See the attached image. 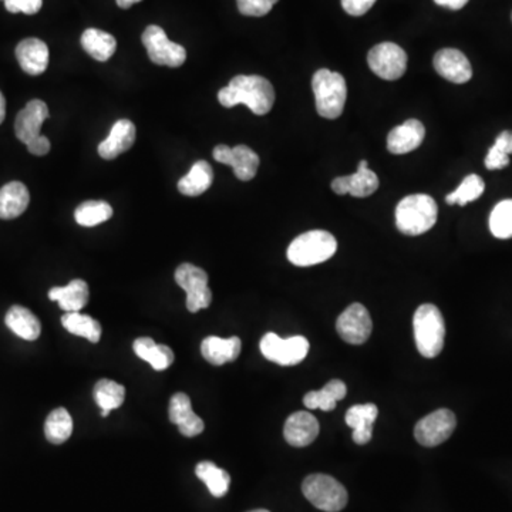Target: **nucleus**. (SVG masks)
Segmentation results:
<instances>
[{
  "mask_svg": "<svg viewBox=\"0 0 512 512\" xmlns=\"http://www.w3.org/2000/svg\"><path fill=\"white\" fill-rule=\"evenodd\" d=\"M218 100L226 108L245 104L253 115H265L274 107V86L262 76H236L219 90Z\"/></svg>",
  "mask_w": 512,
  "mask_h": 512,
  "instance_id": "1",
  "label": "nucleus"
},
{
  "mask_svg": "<svg viewBox=\"0 0 512 512\" xmlns=\"http://www.w3.org/2000/svg\"><path fill=\"white\" fill-rule=\"evenodd\" d=\"M437 215L439 207L430 195H409L396 208V226L405 235H422L436 226Z\"/></svg>",
  "mask_w": 512,
  "mask_h": 512,
  "instance_id": "2",
  "label": "nucleus"
},
{
  "mask_svg": "<svg viewBox=\"0 0 512 512\" xmlns=\"http://www.w3.org/2000/svg\"><path fill=\"white\" fill-rule=\"evenodd\" d=\"M415 345L422 356L433 359L441 354L446 339V323L437 306L426 303L417 308L413 319Z\"/></svg>",
  "mask_w": 512,
  "mask_h": 512,
  "instance_id": "3",
  "label": "nucleus"
},
{
  "mask_svg": "<svg viewBox=\"0 0 512 512\" xmlns=\"http://www.w3.org/2000/svg\"><path fill=\"white\" fill-rule=\"evenodd\" d=\"M337 251V241L328 231L315 229L305 232L292 241L287 248V260L296 267H313L326 262Z\"/></svg>",
  "mask_w": 512,
  "mask_h": 512,
  "instance_id": "4",
  "label": "nucleus"
},
{
  "mask_svg": "<svg viewBox=\"0 0 512 512\" xmlns=\"http://www.w3.org/2000/svg\"><path fill=\"white\" fill-rule=\"evenodd\" d=\"M319 115L335 120L342 115L347 98L346 80L340 73L320 69L311 79Z\"/></svg>",
  "mask_w": 512,
  "mask_h": 512,
  "instance_id": "5",
  "label": "nucleus"
},
{
  "mask_svg": "<svg viewBox=\"0 0 512 512\" xmlns=\"http://www.w3.org/2000/svg\"><path fill=\"white\" fill-rule=\"evenodd\" d=\"M302 492L311 506L325 512H339L346 507V488L326 474H311L302 484Z\"/></svg>",
  "mask_w": 512,
  "mask_h": 512,
  "instance_id": "6",
  "label": "nucleus"
},
{
  "mask_svg": "<svg viewBox=\"0 0 512 512\" xmlns=\"http://www.w3.org/2000/svg\"><path fill=\"white\" fill-rule=\"evenodd\" d=\"M175 282L187 292V309L191 313H197L211 305L212 292L208 286L207 272L201 268L192 263H181L175 270Z\"/></svg>",
  "mask_w": 512,
  "mask_h": 512,
  "instance_id": "7",
  "label": "nucleus"
},
{
  "mask_svg": "<svg viewBox=\"0 0 512 512\" xmlns=\"http://www.w3.org/2000/svg\"><path fill=\"white\" fill-rule=\"evenodd\" d=\"M260 352L270 362L281 366H294L308 356L309 342L303 336L282 339L277 333H267L260 340Z\"/></svg>",
  "mask_w": 512,
  "mask_h": 512,
  "instance_id": "8",
  "label": "nucleus"
},
{
  "mask_svg": "<svg viewBox=\"0 0 512 512\" xmlns=\"http://www.w3.org/2000/svg\"><path fill=\"white\" fill-rule=\"evenodd\" d=\"M142 45L151 62L158 66L181 67L187 60V50L166 38L159 26L151 25L142 33Z\"/></svg>",
  "mask_w": 512,
  "mask_h": 512,
  "instance_id": "9",
  "label": "nucleus"
},
{
  "mask_svg": "<svg viewBox=\"0 0 512 512\" xmlns=\"http://www.w3.org/2000/svg\"><path fill=\"white\" fill-rule=\"evenodd\" d=\"M371 72L383 80H398L407 70V55L396 43L384 42L374 46L367 55Z\"/></svg>",
  "mask_w": 512,
  "mask_h": 512,
  "instance_id": "10",
  "label": "nucleus"
},
{
  "mask_svg": "<svg viewBox=\"0 0 512 512\" xmlns=\"http://www.w3.org/2000/svg\"><path fill=\"white\" fill-rule=\"evenodd\" d=\"M456 426L457 419L451 410H436L415 424L414 437L422 446L437 447L450 439Z\"/></svg>",
  "mask_w": 512,
  "mask_h": 512,
  "instance_id": "11",
  "label": "nucleus"
},
{
  "mask_svg": "<svg viewBox=\"0 0 512 512\" xmlns=\"http://www.w3.org/2000/svg\"><path fill=\"white\" fill-rule=\"evenodd\" d=\"M336 329L345 342L350 345H363L373 330L371 313L363 305L354 303L339 316Z\"/></svg>",
  "mask_w": 512,
  "mask_h": 512,
  "instance_id": "12",
  "label": "nucleus"
},
{
  "mask_svg": "<svg viewBox=\"0 0 512 512\" xmlns=\"http://www.w3.org/2000/svg\"><path fill=\"white\" fill-rule=\"evenodd\" d=\"M212 154L218 163L231 166L235 177L241 181L252 180L260 168V157L250 147L217 146Z\"/></svg>",
  "mask_w": 512,
  "mask_h": 512,
  "instance_id": "13",
  "label": "nucleus"
},
{
  "mask_svg": "<svg viewBox=\"0 0 512 512\" xmlns=\"http://www.w3.org/2000/svg\"><path fill=\"white\" fill-rule=\"evenodd\" d=\"M379 188V178L376 173L369 170V163L362 159L357 171L346 177H337L332 181V190L337 195L350 194L352 197H371Z\"/></svg>",
  "mask_w": 512,
  "mask_h": 512,
  "instance_id": "14",
  "label": "nucleus"
},
{
  "mask_svg": "<svg viewBox=\"0 0 512 512\" xmlns=\"http://www.w3.org/2000/svg\"><path fill=\"white\" fill-rule=\"evenodd\" d=\"M434 69L451 83L463 84L473 77V67L467 55L457 49H443L434 55Z\"/></svg>",
  "mask_w": 512,
  "mask_h": 512,
  "instance_id": "15",
  "label": "nucleus"
},
{
  "mask_svg": "<svg viewBox=\"0 0 512 512\" xmlns=\"http://www.w3.org/2000/svg\"><path fill=\"white\" fill-rule=\"evenodd\" d=\"M49 118L47 104L42 100H31L19 113L14 122V132L21 142H29L40 137L43 123Z\"/></svg>",
  "mask_w": 512,
  "mask_h": 512,
  "instance_id": "16",
  "label": "nucleus"
},
{
  "mask_svg": "<svg viewBox=\"0 0 512 512\" xmlns=\"http://www.w3.org/2000/svg\"><path fill=\"white\" fill-rule=\"evenodd\" d=\"M168 415H170V422L178 427L183 436H200L204 431V422L201 417H198L192 412L190 397L185 393H175L171 397Z\"/></svg>",
  "mask_w": 512,
  "mask_h": 512,
  "instance_id": "17",
  "label": "nucleus"
},
{
  "mask_svg": "<svg viewBox=\"0 0 512 512\" xmlns=\"http://www.w3.org/2000/svg\"><path fill=\"white\" fill-rule=\"evenodd\" d=\"M424 135H426V128L422 122L414 118L407 120L402 125L393 128L388 135V151L396 156L412 153L422 146Z\"/></svg>",
  "mask_w": 512,
  "mask_h": 512,
  "instance_id": "18",
  "label": "nucleus"
},
{
  "mask_svg": "<svg viewBox=\"0 0 512 512\" xmlns=\"http://www.w3.org/2000/svg\"><path fill=\"white\" fill-rule=\"evenodd\" d=\"M16 59L25 73L40 76L49 66V47L40 38H25L16 47Z\"/></svg>",
  "mask_w": 512,
  "mask_h": 512,
  "instance_id": "19",
  "label": "nucleus"
},
{
  "mask_svg": "<svg viewBox=\"0 0 512 512\" xmlns=\"http://www.w3.org/2000/svg\"><path fill=\"white\" fill-rule=\"evenodd\" d=\"M318 419L309 412H298L285 422L284 436L292 447H306L319 436Z\"/></svg>",
  "mask_w": 512,
  "mask_h": 512,
  "instance_id": "20",
  "label": "nucleus"
},
{
  "mask_svg": "<svg viewBox=\"0 0 512 512\" xmlns=\"http://www.w3.org/2000/svg\"><path fill=\"white\" fill-rule=\"evenodd\" d=\"M135 125L130 120H118L113 128L107 139L100 142L98 146V154L104 159H115L118 156L132 149L135 142Z\"/></svg>",
  "mask_w": 512,
  "mask_h": 512,
  "instance_id": "21",
  "label": "nucleus"
},
{
  "mask_svg": "<svg viewBox=\"0 0 512 512\" xmlns=\"http://www.w3.org/2000/svg\"><path fill=\"white\" fill-rule=\"evenodd\" d=\"M378 405L373 403L366 405H356L347 410V426L354 430V441L359 446L369 443L373 437V424L378 419Z\"/></svg>",
  "mask_w": 512,
  "mask_h": 512,
  "instance_id": "22",
  "label": "nucleus"
},
{
  "mask_svg": "<svg viewBox=\"0 0 512 512\" xmlns=\"http://www.w3.org/2000/svg\"><path fill=\"white\" fill-rule=\"evenodd\" d=\"M241 347H243L241 339L236 336H232L229 339L209 336L202 340L201 354L208 363L222 366V364L235 362L241 354Z\"/></svg>",
  "mask_w": 512,
  "mask_h": 512,
  "instance_id": "23",
  "label": "nucleus"
},
{
  "mask_svg": "<svg viewBox=\"0 0 512 512\" xmlns=\"http://www.w3.org/2000/svg\"><path fill=\"white\" fill-rule=\"evenodd\" d=\"M30 194L25 183L12 181L0 188V219H14L28 209Z\"/></svg>",
  "mask_w": 512,
  "mask_h": 512,
  "instance_id": "24",
  "label": "nucleus"
},
{
  "mask_svg": "<svg viewBox=\"0 0 512 512\" xmlns=\"http://www.w3.org/2000/svg\"><path fill=\"white\" fill-rule=\"evenodd\" d=\"M89 298L90 292L83 279H74L67 286H55L49 291L50 301L57 302L60 309L66 311H81L87 305Z\"/></svg>",
  "mask_w": 512,
  "mask_h": 512,
  "instance_id": "25",
  "label": "nucleus"
},
{
  "mask_svg": "<svg viewBox=\"0 0 512 512\" xmlns=\"http://www.w3.org/2000/svg\"><path fill=\"white\" fill-rule=\"evenodd\" d=\"M4 322L14 335H18L19 337L29 340V342L38 339L40 332H42V326H40L38 319L23 306H12L6 313Z\"/></svg>",
  "mask_w": 512,
  "mask_h": 512,
  "instance_id": "26",
  "label": "nucleus"
},
{
  "mask_svg": "<svg viewBox=\"0 0 512 512\" xmlns=\"http://www.w3.org/2000/svg\"><path fill=\"white\" fill-rule=\"evenodd\" d=\"M214 181L212 166L201 159L191 166L190 173L178 181V191L187 197H198L209 190Z\"/></svg>",
  "mask_w": 512,
  "mask_h": 512,
  "instance_id": "27",
  "label": "nucleus"
},
{
  "mask_svg": "<svg viewBox=\"0 0 512 512\" xmlns=\"http://www.w3.org/2000/svg\"><path fill=\"white\" fill-rule=\"evenodd\" d=\"M135 354L144 362H149L154 371H163L173 364L174 354L166 345H157L149 337H139L132 345Z\"/></svg>",
  "mask_w": 512,
  "mask_h": 512,
  "instance_id": "28",
  "label": "nucleus"
},
{
  "mask_svg": "<svg viewBox=\"0 0 512 512\" xmlns=\"http://www.w3.org/2000/svg\"><path fill=\"white\" fill-rule=\"evenodd\" d=\"M346 384L335 379L326 384L322 390L309 391L308 395L303 397V405L309 410L320 409L323 412H330V410H335L337 402L346 397Z\"/></svg>",
  "mask_w": 512,
  "mask_h": 512,
  "instance_id": "29",
  "label": "nucleus"
},
{
  "mask_svg": "<svg viewBox=\"0 0 512 512\" xmlns=\"http://www.w3.org/2000/svg\"><path fill=\"white\" fill-rule=\"evenodd\" d=\"M81 46L87 55L98 62H107L117 49L115 36L100 29H87L81 35Z\"/></svg>",
  "mask_w": 512,
  "mask_h": 512,
  "instance_id": "30",
  "label": "nucleus"
},
{
  "mask_svg": "<svg viewBox=\"0 0 512 512\" xmlns=\"http://www.w3.org/2000/svg\"><path fill=\"white\" fill-rule=\"evenodd\" d=\"M62 325L72 335L80 336L91 343H98L101 337V326L91 316L83 315L80 311H67L62 318Z\"/></svg>",
  "mask_w": 512,
  "mask_h": 512,
  "instance_id": "31",
  "label": "nucleus"
},
{
  "mask_svg": "<svg viewBox=\"0 0 512 512\" xmlns=\"http://www.w3.org/2000/svg\"><path fill=\"white\" fill-rule=\"evenodd\" d=\"M195 474L207 484L209 492L217 499H221L228 492L231 477L226 470L217 467L211 461H201L195 467Z\"/></svg>",
  "mask_w": 512,
  "mask_h": 512,
  "instance_id": "32",
  "label": "nucleus"
},
{
  "mask_svg": "<svg viewBox=\"0 0 512 512\" xmlns=\"http://www.w3.org/2000/svg\"><path fill=\"white\" fill-rule=\"evenodd\" d=\"M73 433V419L66 409L53 410L46 420L45 434L47 441L55 446L64 443Z\"/></svg>",
  "mask_w": 512,
  "mask_h": 512,
  "instance_id": "33",
  "label": "nucleus"
},
{
  "mask_svg": "<svg viewBox=\"0 0 512 512\" xmlns=\"http://www.w3.org/2000/svg\"><path fill=\"white\" fill-rule=\"evenodd\" d=\"M93 397L101 410L113 412L124 403L125 388L115 381L101 379L94 386Z\"/></svg>",
  "mask_w": 512,
  "mask_h": 512,
  "instance_id": "34",
  "label": "nucleus"
},
{
  "mask_svg": "<svg viewBox=\"0 0 512 512\" xmlns=\"http://www.w3.org/2000/svg\"><path fill=\"white\" fill-rule=\"evenodd\" d=\"M113 217V208L106 201H86L77 207L74 219L81 226H96Z\"/></svg>",
  "mask_w": 512,
  "mask_h": 512,
  "instance_id": "35",
  "label": "nucleus"
},
{
  "mask_svg": "<svg viewBox=\"0 0 512 512\" xmlns=\"http://www.w3.org/2000/svg\"><path fill=\"white\" fill-rule=\"evenodd\" d=\"M484 190L485 183L482 178L477 175V174H471L468 177L464 178L463 183H461L457 190L447 195V204H458L464 207V205H467L468 202L475 201V200L482 197Z\"/></svg>",
  "mask_w": 512,
  "mask_h": 512,
  "instance_id": "36",
  "label": "nucleus"
},
{
  "mask_svg": "<svg viewBox=\"0 0 512 512\" xmlns=\"http://www.w3.org/2000/svg\"><path fill=\"white\" fill-rule=\"evenodd\" d=\"M490 229L495 238H512V200L495 205L490 215Z\"/></svg>",
  "mask_w": 512,
  "mask_h": 512,
  "instance_id": "37",
  "label": "nucleus"
},
{
  "mask_svg": "<svg viewBox=\"0 0 512 512\" xmlns=\"http://www.w3.org/2000/svg\"><path fill=\"white\" fill-rule=\"evenodd\" d=\"M277 2L279 0H236L239 12L252 18H260L269 13Z\"/></svg>",
  "mask_w": 512,
  "mask_h": 512,
  "instance_id": "38",
  "label": "nucleus"
},
{
  "mask_svg": "<svg viewBox=\"0 0 512 512\" xmlns=\"http://www.w3.org/2000/svg\"><path fill=\"white\" fill-rule=\"evenodd\" d=\"M4 6L11 13L36 14L43 6V0H4Z\"/></svg>",
  "mask_w": 512,
  "mask_h": 512,
  "instance_id": "39",
  "label": "nucleus"
},
{
  "mask_svg": "<svg viewBox=\"0 0 512 512\" xmlns=\"http://www.w3.org/2000/svg\"><path fill=\"white\" fill-rule=\"evenodd\" d=\"M376 0H342V6L350 16H363L371 11Z\"/></svg>",
  "mask_w": 512,
  "mask_h": 512,
  "instance_id": "40",
  "label": "nucleus"
},
{
  "mask_svg": "<svg viewBox=\"0 0 512 512\" xmlns=\"http://www.w3.org/2000/svg\"><path fill=\"white\" fill-rule=\"evenodd\" d=\"M50 147L52 146H50L49 139L45 137V135H40V137L28 144L29 153L38 157L46 156V154L49 153Z\"/></svg>",
  "mask_w": 512,
  "mask_h": 512,
  "instance_id": "41",
  "label": "nucleus"
},
{
  "mask_svg": "<svg viewBox=\"0 0 512 512\" xmlns=\"http://www.w3.org/2000/svg\"><path fill=\"white\" fill-rule=\"evenodd\" d=\"M492 149H497L499 153L504 156H511L512 154V132H502L495 140Z\"/></svg>",
  "mask_w": 512,
  "mask_h": 512,
  "instance_id": "42",
  "label": "nucleus"
},
{
  "mask_svg": "<svg viewBox=\"0 0 512 512\" xmlns=\"http://www.w3.org/2000/svg\"><path fill=\"white\" fill-rule=\"evenodd\" d=\"M439 6L448 7L451 11H460L470 0H434Z\"/></svg>",
  "mask_w": 512,
  "mask_h": 512,
  "instance_id": "43",
  "label": "nucleus"
},
{
  "mask_svg": "<svg viewBox=\"0 0 512 512\" xmlns=\"http://www.w3.org/2000/svg\"><path fill=\"white\" fill-rule=\"evenodd\" d=\"M6 117V100H4V94L0 91V124L4 123Z\"/></svg>",
  "mask_w": 512,
  "mask_h": 512,
  "instance_id": "44",
  "label": "nucleus"
},
{
  "mask_svg": "<svg viewBox=\"0 0 512 512\" xmlns=\"http://www.w3.org/2000/svg\"><path fill=\"white\" fill-rule=\"evenodd\" d=\"M115 2H117L118 7L128 9V7H132V4H139L141 0H115Z\"/></svg>",
  "mask_w": 512,
  "mask_h": 512,
  "instance_id": "45",
  "label": "nucleus"
},
{
  "mask_svg": "<svg viewBox=\"0 0 512 512\" xmlns=\"http://www.w3.org/2000/svg\"><path fill=\"white\" fill-rule=\"evenodd\" d=\"M250 512H269V511H268V509H253V511Z\"/></svg>",
  "mask_w": 512,
  "mask_h": 512,
  "instance_id": "46",
  "label": "nucleus"
}]
</instances>
